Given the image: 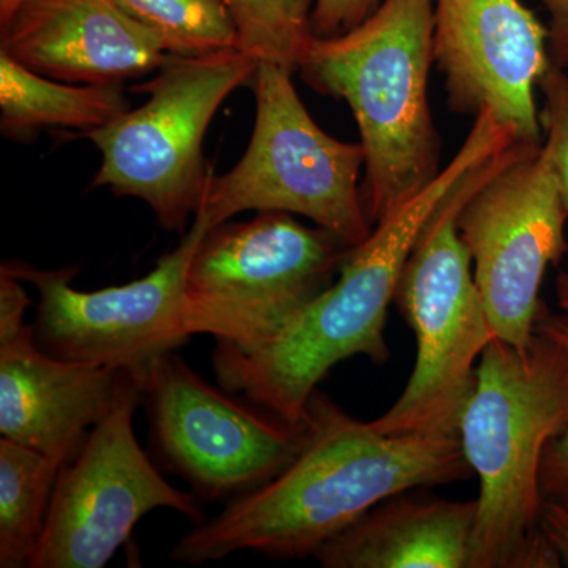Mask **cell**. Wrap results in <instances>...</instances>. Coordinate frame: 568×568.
<instances>
[{
	"mask_svg": "<svg viewBox=\"0 0 568 568\" xmlns=\"http://www.w3.org/2000/svg\"><path fill=\"white\" fill-rule=\"evenodd\" d=\"M435 0H383L364 22L310 43L306 84L353 111L365 152L362 201L372 226L439 175L440 140L428 102Z\"/></svg>",
	"mask_w": 568,
	"mask_h": 568,
	"instance_id": "277c9868",
	"label": "cell"
},
{
	"mask_svg": "<svg viewBox=\"0 0 568 568\" xmlns=\"http://www.w3.org/2000/svg\"><path fill=\"white\" fill-rule=\"evenodd\" d=\"M22 0H0V24L9 21L11 14L21 6Z\"/></svg>",
	"mask_w": 568,
	"mask_h": 568,
	"instance_id": "4316f807",
	"label": "cell"
},
{
	"mask_svg": "<svg viewBox=\"0 0 568 568\" xmlns=\"http://www.w3.org/2000/svg\"><path fill=\"white\" fill-rule=\"evenodd\" d=\"M291 74L260 62L252 140L233 170L211 174L193 220L209 231L242 212H286L312 220L347 245H361L373 231L358 186L364 148L325 133Z\"/></svg>",
	"mask_w": 568,
	"mask_h": 568,
	"instance_id": "52a82bcc",
	"label": "cell"
},
{
	"mask_svg": "<svg viewBox=\"0 0 568 568\" xmlns=\"http://www.w3.org/2000/svg\"><path fill=\"white\" fill-rule=\"evenodd\" d=\"M540 526L560 567H568V503L545 499Z\"/></svg>",
	"mask_w": 568,
	"mask_h": 568,
	"instance_id": "cb8c5ba5",
	"label": "cell"
},
{
	"mask_svg": "<svg viewBox=\"0 0 568 568\" xmlns=\"http://www.w3.org/2000/svg\"><path fill=\"white\" fill-rule=\"evenodd\" d=\"M153 33L168 54L201 55L239 48L224 0H112Z\"/></svg>",
	"mask_w": 568,
	"mask_h": 568,
	"instance_id": "d6986e66",
	"label": "cell"
},
{
	"mask_svg": "<svg viewBox=\"0 0 568 568\" xmlns=\"http://www.w3.org/2000/svg\"><path fill=\"white\" fill-rule=\"evenodd\" d=\"M567 425L566 347L537 331L526 347L493 339L457 429L480 481L469 568L560 567L541 532L540 467Z\"/></svg>",
	"mask_w": 568,
	"mask_h": 568,
	"instance_id": "3957f363",
	"label": "cell"
},
{
	"mask_svg": "<svg viewBox=\"0 0 568 568\" xmlns=\"http://www.w3.org/2000/svg\"><path fill=\"white\" fill-rule=\"evenodd\" d=\"M204 234L193 220L151 274L92 293L71 286L77 267L41 271L7 261L0 268L36 286L39 304L32 328L44 353L77 364L141 372L190 339L182 325L183 282Z\"/></svg>",
	"mask_w": 568,
	"mask_h": 568,
	"instance_id": "7c38bea8",
	"label": "cell"
},
{
	"mask_svg": "<svg viewBox=\"0 0 568 568\" xmlns=\"http://www.w3.org/2000/svg\"><path fill=\"white\" fill-rule=\"evenodd\" d=\"M21 280L0 268V436L67 465L110 413L122 369L62 361L37 345Z\"/></svg>",
	"mask_w": 568,
	"mask_h": 568,
	"instance_id": "5bb4252c",
	"label": "cell"
},
{
	"mask_svg": "<svg viewBox=\"0 0 568 568\" xmlns=\"http://www.w3.org/2000/svg\"><path fill=\"white\" fill-rule=\"evenodd\" d=\"M549 14L548 54L551 65L568 70V0H540Z\"/></svg>",
	"mask_w": 568,
	"mask_h": 568,
	"instance_id": "d4e9b609",
	"label": "cell"
},
{
	"mask_svg": "<svg viewBox=\"0 0 568 568\" xmlns=\"http://www.w3.org/2000/svg\"><path fill=\"white\" fill-rule=\"evenodd\" d=\"M134 373L160 462L205 503H230L263 487L308 439L305 420L291 424L233 398L205 383L175 351Z\"/></svg>",
	"mask_w": 568,
	"mask_h": 568,
	"instance_id": "9c48e42d",
	"label": "cell"
},
{
	"mask_svg": "<svg viewBox=\"0 0 568 568\" xmlns=\"http://www.w3.org/2000/svg\"><path fill=\"white\" fill-rule=\"evenodd\" d=\"M538 89L544 93L540 125L544 130V151L547 152L568 215V70L549 65Z\"/></svg>",
	"mask_w": 568,
	"mask_h": 568,
	"instance_id": "44dd1931",
	"label": "cell"
},
{
	"mask_svg": "<svg viewBox=\"0 0 568 568\" xmlns=\"http://www.w3.org/2000/svg\"><path fill=\"white\" fill-rule=\"evenodd\" d=\"M61 467L0 436V567L31 568Z\"/></svg>",
	"mask_w": 568,
	"mask_h": 568,
	"instance_id": "ac0fdd59",
	"label": "cell"
},
{
	"mask_svg": "<svg viewBox=\"0 0 568 568\" xmlns=\"http://www.w3.org/2000/svg\"><path fill=\"white\" fill-rule=\"evenodd\" d=\"M0 28V52L71 84H122L168 58L160 40L112 0H22Z\"/></svg>",
	"mask_w": 568,
	"mask_h": 568,
	"instance_id": "9a60e30c",
	"label": "cell"
},
{
	"mask_svg": "<svg viewBox=\"0 0 568 568\" xmlns=\"http://www.w3.org/2000/svg\"><path fill=\"white\" fill-rule=\"evenodd\" d=\"M537 332L549 336L568 351V317L552 315L545 306L537 321ZM541 493L545 499L568 503V425L548 444L540 467Z\"/></svg>",
	"mask_w": 568,
	"mask_h": 568,
	"instance_id": "7402d4cb",
	"label": "cell"
},
{
	"mask_svg": "<svg viewBox=\"0 0 568 568\" xmlns=\"http://www.w3.org/2000/svg\"><path fill=\"white\" fill-rule=\"evenodd\" d=\"M519 145L514 142L470 171L433 213L407 257L394 304L416 335V365L394 405L369 422L384 435L457 433L478 362L496 338L458 216Z\"/></svg>",
	"mask_w": 568,
	"mask_h": 568,
	"instance_id": "5b68a950",
	"label": "cell"
},
{
	"mask_svg": "<svg viewBox=\"0 0 568 568\" xmlns=\"http://www.w3.org/2000/svg\"><path fill=\"white\" fill-rule=\"evenodd\" d=\"M558 178L541 144L523 142L514 159L470 196L458 231L496 338L526 347L544 312L541 284L568 252Z\"/></svg>",
	"mask_w": 568,
	"mask_h": 568,
	"instance_id": "8fae6325",
	"label": "cell"
},
{
	"mask_svg": "<svg viewBox=\"0 0 568 568\" xmlns=\"http://www.w3.org/2000/svg\"><path fill=\"white\" fill-rule=\"evenodd\" d=\"M383 3V0H315L312 13L313 32L334 37L354 29Z\"/></svg>",
	"mask_w": 568,
	"mask_h": 568,
	"instance_id": "603a6c76",
	"label": "cell"
},
{
	"mask_svg": "<svg viewBox=\"0 0 568 568\" xmlns=\"http://www.w3.org/2000/svg\"><path fill=\"white\" fill-rule=\"evenodd\" d=\"M140 405V377L122 369L110 413L61 467L31 568H102L156 508L178 511L193 526L204 521L201 500L173 487L141 447L133 422Z\"/></svg>",
	"mask_w": 568,
	"mask_h": 568,
	"instance_id": "30bf717a",
	"label": "cell"
},
{
	"mask_svg": "<svg viewBox=\"0 0 568 568\" xmlns=\"http://www.w3.org/2000/svg\"><path fill=\"white\" fill-rule=\"evenodd\" d=\"M515 141L517 134L495 112L480 110L462 148L435 181L349 250L335 282L275 342L253 353L216 342L212 368L219 386L283 420L301 424L308 399L334 366L355 355L386 364L388 308L425 224L470 171Z\"/></svg>",
	"mask_w": 568,
	"mask_h": 568,
	"instance_id": "7a4b0ae2",
	"label": "cell"
},
{
	"mask_svg": "<svg viewBox=\"0 0 568 568\" xmlns=\"http://www.w3.org/2000/svg\"><path fill=\"white\" fill-rule=\"evenodd\" d=\"M308 439L278 476L224 504L181 537L170 558L186 566L234 552L305 559L377 504L473 474L457 433L384 435L317 388L305 407Z\"/></svg>",
	"mask_w": 568,
	"mask_h": 568,
	"instance_id": "6da1fadb",
	"label": "cell"
},
{
	"mask_svg": "<svg viewBox=\"0 0 568 568\" xmlns=\"http://www.w3.org/2000/svg\"><path fill=\"white\" fill-rule=\"evenodd\" d=\"M396 495L331 538L315 555L324 568H469L477 499Z\"/></svg>",
	"mask_w": 568,
	"mask_h": 568,
	"instance_id": "2e32d148",
	"label": "cell"
},
{
	"mask_svg": "<svg viewBox=\"0 0 568 568\" xmlns=\"http://www.w3.org/2000/svg\"><path fill=\"white\" fill-rule=\"evenodd\" d=\"M353 246L291 213L205 231L183 282L182 325L244 353L271 345L334 282Z\"/></svg>",
	"mask_w": 568,
	"mask_h": 568,
	"instance_id": "8992f818",
	"label": "cell"
},
{
	"mask_svg": "<svg viewBox=\"0 0 568 568\" xmlns=\"http://www.w3.org/2000/svg\"><path fill=\"white\" fill-rule=\"evenodd\" d=\"M433 54L452 111L488 108L519 141L544 142L534 92L551 65L548 28L521 0H435Z\"/></svg>",
	"mask_w": 568,
	"mask_h": 568,
	"instance_id": "4fadbf2b",
	"label": "cell"
},
{
	"mask_svg": "<svg viewBox=\"0 0 568 568\" xmlns=\"http://www.w3.org/2000/svg\"><path fill=\"white\" fill-rule=\"evenodd\" d=\"M257 67L239 48L168 54L155 77L136 88L148 102L82 133L102 153L93 189L138 197L164 230L185 233L212 174L203 152L209 125L235 89L253 82Z\"/></svg>",
	"mask_w": 568,
	"mask_h": 568,
	"instance_id": "ba28073f",
	"label": "cell"
},
{
	"mask_svg": "<svg viewBox=\"0 0 568 568\" xmlns=\"http://www.w3.org/2000/svg\"><path fill=\"white\" fill-rule=\"evenodd\" d=\"M235 29L239 50L256 61L272 62L294 73L315 39V0H224Z\"/></svg>",
	"mask_w": 568,
	"mask_h": 568,
	"instance_id": "ffe728a7",
	"label": "cell"
},
{
	"mask_svg": "<svg viewBox=\"0 0 568 568\" xmlns=\"http://www.w3.org/2000/svg\"><path fill=\"white\" fill-rule=\"evenodd\" d=\"M130 110L122 84H71L0 52V129L21 140L41 129H100Z\"/></svg>",
	"mask_w": 568,
	"mask_h": 568,
	"instance_id": "e0dca14e",
	"label": "cell"
},
{
	"mask_svg": "<svg viewBox=\"0 0 568 568\" xmlns=\"http://www.w3.org/2000/svg\"><path fill=\"white\" fill-rule=\"evenodd\" d=\"M556 297L562 315L568 317V271L560 272L556 280Z\"/></svg>",
	"mask_w": 568,
	"mask_h": 568,
	"instance_id": "484cf974",
	"label": "cell"
}]
</instances>
